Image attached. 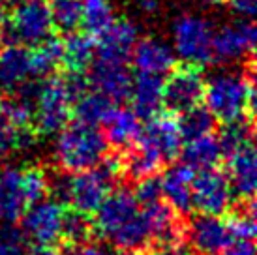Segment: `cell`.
Returning a JSON list of instances; mask_svg holds the SVG:
<instances>
[{
	"instance_id": "cell-1",
	"label": "cell",
	"mask_w": 257,
	"mask_h": 255,
	"mask_svg": "<svg viewBox=\"0 0 257 255\" xmlns=\"http://www.w3.org/2000/svg\"><path fill=\"white\" fill-rule=\"evenodd\" d=\"M208 111L214 114L216 120L229 122L251 116L255 111V86L253 71H220L205 81V94Z\"/></svg>"
},
{
	"instance_id": "cell-2",
	"label": "cell",
	"mask_w": 257,
	"mask_h": 255,
	"mask_svg": "<svg viewBox=\"0 0 257 255\" xmlns=\"http://www.w3.org/2000/svg\"><path fill=\"white\" fill-rule=\"evenodd\" d=\"M109 152V145L98 126L73 122L58 132L55 143V165L70 173L92 169Z\"/></svg>"
},
{
	"instance_id": "cell-3",
	"label": "cell",
	"mask_w": 257,
	"mask_h": 255,
	"mask_svg": "<svg viewBox=\"0 0 257 255\" xmlns=\"http://www.w3.org/2000/svg\"><path fill=\"white\" fill-rule=\"evenodd\" d=\"M53 19L45 0H29L15 6L10 19L0 25V45L34 47L53 36Z\"/></svg>"
},
{
	"instance_id": "cell-4",
	"label": "cell",
	"mask_w": 257,
	"mask_h": 255,
	"mask_svg": "<svg viewBox=\"0 0 257 255\" xmlns=\"http://www.w3.org/2000/svg\"><path fill=\"white\" fill-rule=\"evenodd\" d=\"M173 51L188 64H207L212 60L214 25L197 14L179 15L171 27Z\"/></svg>"
},
{
	"instance_id": "cell-5",
	"label": "cell",
	"mask_w": 257,
	"mask_h": 255,
	"mask_svg": "<svg viewBox=\"0 0 257 255\" xmlns=\"http://www.w3.org/2000/svg\"><path fill=\"white\" fill-rule=\"evenodd\" d=\"M72 118V99L68 96L62 77L49 75L40 81L32 126L38 135H55L68 126Z\"/></svg>"
},
{
	"instance_id": "cell-6",
	"label": "cell",
	"mask_w": 257,
	"mask_h": 255,
	"mask_svg": "<svg viewBox=\"0 0 257 255\" xmlns=\"http://www.w3.org/2000/svg\"><path fill=\"white\" fill-rule=\"evenodd\" d=\"M205 94V77L199 66L184 62V66H175L169 71V77L164 81L162 103L169 114H180L190 107L203 101Z\"/></svg>"
},
{
	"instance_id": "cell-7",
	"label": "cell",
	"mask_w": 257,
	"mask_h": 255,
	"mask_svg": "<svg viewBox=\"0 0 257 255\" xmlns=\"http://www.w3.org/2000/svg\"><path fill=\"white\" fill-rule=\"evenodd\" d=\"M233 203V191L225 171L201 169L192 178V210L223 216Z\"/></svg>"
},
{
	"instance_id": "cell-8",
	"label": "cell",
	"mask_w": 257,
	"mask_h": 255,
	"mask_svg": "<svg viewBox=\"0 0 257 255\" xmlns=\"http://www.w3.org/2000/svg\"><path fill=\"white\" fill-rule=\"evenodd\" d=\"M62 212L64 208L47 197L29 205L19 220L25 240L32 242L34 246L55 248L60 242Z\"/></svg>"
},
{
	"instance_id": "cell-9",
	"label": "cell",
	"mask_w": 257,
	"mask_h": 255,
	"mask_svg": "<svg viewBox=\"0 0 257 255\" xmlns=\"http://www.w3.org/2000/svg\"><path fill=\"white\" fill-rule=\"evenodd\" d=\"M233 240L227 221L214 214L188 216L184 225V242L195 255H220Z\"/></svg>"
},
{
	"instance_id": "cell-10",
	"label": "cell",
	"mask_w": 257,
	"mask_h": 255,
	"mask_svg": "<svg viewBox=\"0 0 257 255\" xmlns=\"http://www.w3.org/2000/svg\"><path fill=\"white\" fill-rule=\"evenodd\" d=\"M255 25L251 19H238L223 25L212 36V60L218 64H235L250 57L255 47Z\"/></svg>"
},
{
	"instance_id": "cell-11",
	"label": "cell",
	"mask_w": 257,
	"mask_h": 255,
	"mask_svg": "<svg viewBox=\"0 0 257 255\" xmlns=\"http://www.w3.org/2000/svg\"><path fill=\"white\" fill-rule=\"evenodd\" d=\"M141 210L139 203L134 197V191L128 188H114L109 191L103 203L94 212V227L96 236L109 240L120 227H124L130 220H134Z\"/></svg>"
},
{
	"instance_id": "cell-12",
	"label": "cell",
	"mask_w": 257,
	"mask_h": 255,
	"mask_svg": "<svg viewBox=\"0 0 257 255\" xmlns=\"http://www.w3.org/2000/svg\"><path fill=\"white\" fill-rule=\"evenodd\" d=\"M90 66L92 70H90L88 81L94 90H98L114 103H122L130 98L134 77L128 70V62H111V60L94 58Z\"/></svg>"
},
{
	"instance_id": "cell-13",
	"label": "cell",
	"mask_w": 257,
	"mask_h": 255,
	"mask_svg": "<svg viewBox=\"0 0 257 255\" xmlns=\"http://www.w3.org/2000/svg\"><path fill=\"white\" fill-rule=\"evenodd\" d=\"M139 139L156 150L164 163L175 162L182 149V139L173 114H156L149 118Z\"/></svg>"
},
{
	"instance_id": "cell-14",
	"label": "cell",
	"mask_w": 257,
	"mask_h": 255,
	"mask_svg": "<svg viewBox=\"0 0 257 255\" xmlns=\"http://www.w3.org/2000/svg\"><path fill=\"white\" fill-rule=\"evenodd\" d=\"M227 162V178L233 191V199H253L255 197V147L253 141L244 143L240 149H236Z\"/></svg>"
},
{
	"instance_id": "cell-15",
	"label": "cell",
	"mask_w": 257,
	"mask_h": 255,
	"mask_svg": "<svg viewBox=\"0 0 257 255\" xmlns=\"http://www.w3.org/2000/svg\"><path fill=\"white\" fill-rule=\"evenodd\" d=\"M100 126L107 145H111L114 150H124L130 145L139 141L141 130H143L141 118L137 116L134 109H128V107H109Z\"/></svg>"
},
{
	"instance_id": "cell-16",
	"label": "cell",
	"mask_w": 257,
	"mask_h": 255,
	"mask_svg": "<svg viewBox=\"0 0 257 255\" xmlns=\"http://www.w3.org/2000/svg\"><path fill=\"white\" fill-rule=\"evenodd\" d=\"M130 58L139 73L165 75L177 66V55L167 42L160 38H143L137 40Z\"/></svg>"
},
{
	"instance_id": "cell-17",
	"label": "cell",
	"mask_w": 257,
	"mask_h": 255,
	"mask_svg": "<svg viewBox=\"0 0 257 255\" xmlns=\"http://www.w3.org/2000/svg\"><path fill=\"white\" fill-rule=\"evenodd\" d=\"M139 40V29L130 19H114L113 25L100 36L96 45V57L111 62H128L130 53Z\"/></svg>"
},
{
	"instance_id": "cell-18",
	"label": "cell",
	"mask_w": 257,
	"mask_h": 255,
	"mask_svg": "<svg viewBox=\"0 0 257 255\" xmlns=\"http://www.w3.org/2000/svg\"><path fill=\"white\" fill-rule=\"evenodd\" d=\"M193 171L184 163H173L162 177V195L175 212L188 218L192 214Z\"/></svg>"
},
{
	"instance_id": "cell-19",
	"label": "cell",
	"mask_w": 257,
	"mask_h": 255,
	"mask_svg": "<svg viewBox=\"0 0 257 255\" xmlns=\"http://www.w3.org/2000/svg\"><path fill=\"white\" fill-rule=\"evenodd\" d=\"M23 169L15 165L0 167V221L17 223L27 210V197L23 191Z\"/></svg>"
},
{
	"instance_id": "cell-20",
	"label": "cell",
	"mask_w": 257,
	"mask_h": 255,
	"mask_svg": "<svg viewBox=\"0 0 257 255\" xmlns=\"http://www.w3.org/2000/svg\"><path fill=\"white\" fill-rule=\"evenodd\" d=\"M162 92H164L162 75L139 73L137 77L132 79V88H130L128 99H132L134 111H136L141 120H149L152 116L160 114V111L164 109Z\"/></svg>"
},
{
	"instance_id": "cell-21",
	"label": "cell",
	"mask_w": 257,
	"mask_h": 255,
	"mask_svg": "<svg viewBox=\"0 0 257 255\" xmlns=\"http://www.w3.org/2000/svg\"><path fill=\"white\" fill-rule=\"evenodd\" d=\"M32 77L30 51L25 45L0 47V94H12L17 86Z\"/></svg>"
},
{
	"instance_id": "cell-22",
	"label": "cell",
	"mask_w": 257,
	"mask_h": 255,
	"mask_svg": "<svg viewBox=\"0 0 257 255\" xmlns=\"http://www.w3.org/2000/svg\"><path fill=\"white\" fill-rule=\"evenodd\" d=\"M118 152H120L122 162V180H128V182H137L145 177H150L164 165V160L160 158V154L141 139Z\"/></svg>"
},
{
	"instance_id": "cell-23",
	"label": "cell",
	"mask_w": 257,
	"mask_h": 255,
	"mask_svg": "<svg viewBox=\"0 0 257 255\" xmlns=\"http://www.w3.org/2000/svg\"><path fill=\"white\" fill-rule=\"evenodd\" d=\"M96 57L94 38L86 32H68L62 40V64L66 71H86Z\"/></svg>"
},
{
	"instance_id": "cell-24",
	"label": "cell",
	"mask_w": 257,
	"mask_h": 255,
	"mask_svg": "<svg viewBox=\"0 0 257 255\" xmlns=\"http://www.w3.org/2000/svg\"><path fill=\"white\" fill-rule=\"evenodd\" d=\"M180 160L184 165H188L192 171L210 169V167H218L221 162L220 145L216 135L208 134L203 135L199 139L186 143L184 149H180Z\"/></svg>"
},
{
	"instance_id": "cell-25",
	"label": "cell",
	"mask_w": 257,
	"mask_h": 255,
	"mask_svg": "<svg viewBox=\"0 0 257 255\" xmlns=\"http://www.w3.org/2000/svg\"><path fill=\"white\" fill-rule=\"evenodd\" d=\"M96 238V227L92 216L83 214L75 208H68L62 212L60 225V242L62 246H83Z\"/></svg>"
},
{
	"instance_id": "cell-26",
	"label": "cell",
	"mask_w": 257,
	"mask_h": 255,
	"mask_svg": "<svg viewBox=\"0 0 257 255\" xmlns=\"http://www.w3.org/2000/svg\"><path fill=\"white\" fill-rule=\"evenodd\" d=\"M216 124H218L216 116L208 111L207 105H201V103L190 107L184 113H180L179 120H177V128H179L182 143L199 139L203 135L214 134Z\"/></svg>"
},
{
	"instance_id": "cell-27",
	"label": "cell",
	"mask_w": 257,
	"mask_h": 255,
	"mask_svg": "<svg viewBox=\"0 0 257 255\" xmlns=\"http://www.w3.org/2000/svg\"><path fill=\"white\" fill-rule=\"evenodd\" d=\"M218 145H220L221 160H227L236 149H240L244 143L253 141V118L251 116H240L235 120L221 122L218 130Z\"/></svg>"
},
{
	"instance_id": "cell-28",
	"label": "cell",
	"mask_w": 257,
	"mask_h": 255,
	"mask_svg": "<svg viewBox=\"0 0 257 255\" xmlns=\"http://www.w3.org/2000/svg\"><path fill=\"white\" fill-rule=\"evenodd\" d=\"M62 64V40L47 38L45 42L38 43L30 51V70L32 77L45 79L53 75L55 70Z\"/></svg>"
},
{
	"instance_id": "cell-29",
	"label": "cell",
	"mask_w": 257,
	"mask_h": 255,
	"mask_svg": "<svg viewBox=\"0 0 257 255\" xmlns=\"http://www.w3.org/2000/svg\"><path fill=\"white\" fill-rule=\"evenodd\" d=\"M81 27L92 38H100L113 25L114 12L111 0H81Z\"/></svg>"
},
{
	"instance_id": "cell-30",
	"label": "cell",
	"mask_w": 257,
	"mask_h": 255,
	"mask_svg": "<svg viewBox=\"0 0 257 255\" xmlns=\"http://www.w3.org/2000/svg\"><path fill=\"white\" fill-rule=\"evenodd\" d=\"M109 107H111V101L98 90L90 88L88 92H85L81 98L73 101L72 113L77 122H83L88 126H98L103 114L109 111Z\"/></svg>"
},
{
	"instance_id": "cell-31",
	"label": "cell",
	"mask_w": 257,
	"mask_h": 255,
	"mask_svg": "<svg viewBox=\"0 0 257 255\" xmlns=\"http://www.w3.org/2000/svg\"><path fill=\"white\" fill-rule=\"evenodd\" d=\"M53 27L60 32H73L81 27V0H47Z\"/></svg>"
},
{
	"instance_id": "cell-32",
	"label": "cell",
	"mask_w": 257,
	"mask_h": 255,
	"mask_svg": "<svg viewBox=\"0 0 257 255\" xmlns=\"http://www.w3.org/2000/svg\"><path fill=\"white\" fill-rule=\"evenodd\" d=\"M23 180V191L27 203H38L42 199L47 197V177H45V167L42 165H29L23 169L21 175Z\"/></svg>"
},
{
	"instance_id": "cell-33",
	"label": "cell",
	"mask_w": 257,
	"mask_h": 255,
	"mask_svg": "<svg viewBox=\"0 0 257 255\" xmlns=\"http://www.w3.org/2000/svg\"><path fill=\"white\" fill-rule=\"evenodd\" d=\"M134 197L139 203V206H147L152 205V203H158L162 201L164 195H162V177L154 173L150 177H145L141 180L136 182V191H134Z\"/></svg>"
},
{
	"instance_id": "cell-34",
	"label": "cell",
	"mask_w": 257,
	"mask_h": 255,
	"mask_svg": "<svg viewBox=\"0 0 257 255\" xmlns=\"http://www.w3.org/2000/svg\"><path fill=\"white\" fill-rule=\"evenodd\" d=\"M4 225L6 227L0 231V255H29L21 229H17L15 223H4Z\"/></svg>"
},
{
	"instance_id": "cell-35",
	"label": "cell",
	"mask_w": 257,
	"mask_h": 255,
	"mask_svg": "<svg viewBox=\"0 0 257 255\" xmlns=\"http://www.w3.org/2000/svg\"><path fill=\"white\" fill-rule=\"evenodd\" d=\"M60 255H116V248L98 242H88L83 246H62Z\"/></svg>"
},
{
	"instance_id": "cell-36",
	"label": "cell",
	"mask_w": 257,
	"mask_h": 255,
	"mask_svg": "<svg viewBox=\"0 0 257 255\" xmlns=\"http://www.w3.org/2000/svg\"><path fill=\"white\" fill-rule=\"evenodd\" d=\"M220 255H255V244L246 238H233Z\"/></svg>"
},
{
	"instance_id": "cell-37",
	"label": "cell",
	"mask_w": 257,
	"mask_h": 255,
	"mask_svg": "<svg viewBox=\"0 0 257 255\" xmlns=\"http://www.w3.org/2000/svg\"><path fill=\"white\" fill-rule=\"evenodd\" d=\"M240 19H251L257 12V0H225Z\"/></svg>"
},
{
	"instance_id": "cell-38",
	"label": "cell",
	"mask_w": 257,
	"mask_h": 255,
	"mask_svg": "<svg viewBox=\"0 0 257 255\" xmlns=\"http://www.w3.org/2000/svg\"><path fill=\"white\" fill-rule=\"evenodd\" d=\"M14 128H0V162L14 150Z\"/></svg>"
},
{
	"instance_id": "cell-39",
	"label": "cell",
	"mask_w": 257,
	"mask_h": 255,
	"mask_svg": "<svg viewBox=\"0 0 257 255\" xmlns=\"http://www.w3.org/2000/svg\"><path fill=\"white\" fill-rule=\"evenodd\" d=\"M147 255H195L192 249L184 244H179V246H173V248H162V249H152Z\"/></svg>"
},
{
	"instance_id": "cell-40",
	"label": "cell",
	"mask_w": 257,
	"mask_h": 255,
	"mask_svg": "<svg viewBox=\"0 0 257 255\" xmlns=\"http://www.w3.org/2000/svg\"><path fill=\"white\" fill-rule=\"evenodd\" d=\"M137 6L143 14L152 15L160 10V0H137Z\"/></svg>"
},
{
	"instance_id": "cell-41",
	"label": "cell",
	"mask_w": 257,
	"mask_h": 255,
	"mask_svg": "<svg viewBox=\"0 0 257 255\" xmlns=\"http://www.w3.org/2000/svg\"><path fill=\"white\" fill-rule=\"evenodd\" d=\"M193 4H197L199 8H218V6H221L225 0H192Z\"/></svg>"
},
{
	"instance_id": "cell-42",
	"label": "cell",
	"mask_w": 257,
	"mask_h": 255,
	"mask_svg": "<svg viewBox=\"0 0 257 255\" xmlns=\"http://www.w3.org/2000/svg\"><path fill=\"white\" fill-rule=\"evenodd\" d=\"M6 6L10 8H15V6H21V4H25V2H29V0H2Z\"/></svg>"
},
{
	"instance_id": "cell-43",
	"label": "cell",
	"mask_w": 257,
	"mask_h": 255,
	"mask_svg": "<svg viewBox=\"0 0 257 255\" xmlns=\"http://www.w3.org/2000/svg\"><path fill=\"white\" fill-rule=\"evenodd\" d=\"M4 19H6V4L0 0V25L4 23Z\"/></svg>"
},
{
	"instance_id": "cell-44",
	"label": "cell",
	"mask_w": 257,
	"mask_h": 255,
	"mask_svg": "<svg viewBox=\"0 0 257 255\" xmlns=\"http://www.w3.org/2000/svg\"><path fill=\"white\" fill-rule=\"evenodd\" d=\"M116 255H134V253H128V251H122V249H116Z\"/></svg>"
}]
</instances>
